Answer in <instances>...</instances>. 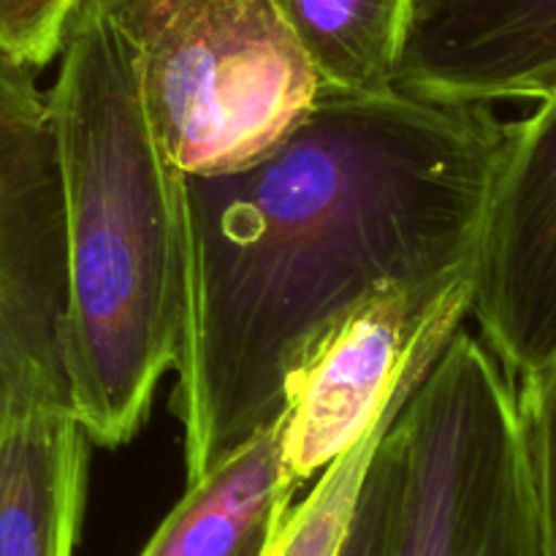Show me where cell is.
I'll list each match as a JSON object with an SVG mask.
<instances>
[{"mask_svg": "<svg viewBox=\"0 0 556 556\" xmlns=\"http://www.w3.org/2000/svg\"><path fill=\"white\" fill-rule=\"evenodd\" d=\"M337 556H391L389 554V492L378 462L369 459L358 486L353 516Z\"/></svg>", "mask_w": 556, "mask_h": 556, "instance_id": "cell-15", "label": "cell"}, {"mask_svg": "<svg viewBox=\"0 0 556 556\" xmlns=\"http://www.w3.org/2000/svg\"><path fill=\"white\" fill-rule=\"evenodd\" d=\"M3 424H5V421H0V427H3Z\"/></svg>", "mask_w": 556, "mask_h": 556, "instance_id": "cell-16", "label": "cell"}, {"mask_svg": "<svg viewBox=\"0 0 556 556\" xmlns=\"http://www.w3.org/2000/svg\"><path fill=\"white\" fill-rule=\"evenodd\" d=\"M556 81V0H413L400 92L443 101L538 98Z\"/></svg>", "mask_w": 556, "mask_h": 556, "instance_id": "cell-8", "label": "cell"}, {"mask_svg": "<svg viewBox=\"0 0 556 556\" xmlns=\"http://www.w3.org/2000/svg\"><path fill=\"white\" fill-rule=\"evenodd\" d=\"M49 96L65 215V369L87 440H134L185 324V174L141 109L128 41L81 0Z\"/></svg>", "mask_w": 556, "mask_h": 556, "instance_id": "cell-2", "label": "cell"}, {"mask_svg": "<svg viewBox=\"0 0 556 556\" xmlns=\"http://www.w3.org/2000/svg\"><path fill=\"white\" fill-rule=\"evenodd\" d=\"M514 134L486 101L320 87L264 161L185 174L172 407L188 483L280 421L293 378L364 304L476 271Z\"/></svg>", "mask_w": 556, "mask_h": 556, "instance_id": "cell-1", "label": "cell"}, {"mask_svg": "<svg viewBox=\"0 0 556 556\" xmlns=\"http://www.w3.org/2000/svg\"><path fill=\"white\" fill-rule=\"evenodd\" d=\"M470 313L514 383L556 348V81L538 98L494 182Z\"/></svg>", "mask_w": 556, "mask_h": 556, "instance_id": "cell-7", "label": "cell"}, {"mask_svg": "<svg viewBox=\"0 0 556 556\" xmlns=\"http://www.w3.org/2000/svg\"><path fill=\"white\" fill-rule=\"evenodd\" d=\"M391 556H543L519 391L492 348L451 334L375 448Z\"/></svg>", "mask_w": 556, "mask_h": 556, "instance_id": "cell-3", "label": "cell"}, {"mask_svg": "<svg viewBox=\"0 0 556 556\" xmlns=\"http://www.w3.org/2000/svg\"><path fill=\"white\" fill-rule=\"evenodd\" d=\"M81 0H0V54L38 71L60 54Z\"/></svg>", "mask_w": 556, "mask_h": 556, "instance_id": "cell-14", "label": "cell"}, {"mask_svg": "<svg viewBox=\"0 0 556 556\" xmlns=\"http://www.w3.org/2000/svg\"><path fill=\"white\" fill-rule=\"evenodd\" d=\"M280 429L271 424L188 483L139 556H269L299 489L282 476Z\"/></svg>", "mask_w": 556, "mask_h": 556, "instance_id": "cell-10", "label": "cell"}, {"mask_svg": "<svg viewBox=\"0 0 556 556\" xmlns=\"http://www.w3.org/2000/svg\"><path fill=\"white\" fill-rule=\"evenodd\" d=\"M424 375L427 372L413 375L396 391L391 405L386 407L383 418L353 448L337 456L320 472L315 489L299 503L296 510H288L269 556H337L342 538H345L348 521L353 516V505H356L358 486H362L369 459H372L380 438L391 427V421L402 410V405H405L407 396L413 394V389H416Z\"/></svg>", "mask_w": 556, "mask_h": 556, "instance_id": "cell-12", "label": "cell"}, {"mask_svg": "<svg viewBox=\"0 0 556 556\" xmlns=\"http://www.w3.org/2000/svg\"><path fill=\"white\" fill-rule=\"evenodd\" d=\"M472 271L396 288L353 313L304 364L280 424L282 476L302 486L383 418L470 315Z\"/></svg>", "mask_w": 556, "mask_h": 556, "instance_id": "cell-6", "label": "cell"}, {"mask_svg": "<svg viewBox=\"0 0 556 556\" xmlns=\"http://www.w3.org/2000/svg\"><path fill=\"white\" fill-rule=\"evenodd\" d=\"M320 87L351 96L394 92L413 0H269Z\"/></svg>", "mask_w": 556, "mask_h": 556, "instance_id": "cell-11", "label": "cell"}, {"mask_svg": "<svg viewBox=\"0 0 556 556\" xmlns=\"http://www.w3.org/2000/svg\"><path fill=\"white\" fill-rule=\"evenodd\" d=\"M87 434L68 407H30L0 427V556H74Z\"/></svg>", "mask_w": 556, "mask_h": 556, "instance_id": "cell-9", "label": "cell"}, {"mask_svg": "<svg viewBox=\"0 0 556 556\" xmlns=\"http://www.w3.org/2000/svg\"><path fill=\"white\" fill-rule=\"evenodd\" d=\"M101 5L134 54L157 147L188 177L264 161L318 101V76L269 0Z\"/></svg>", "mask_w": 556, "mask_h": 556, "instance_id": "cell-4", "label": "cell"}, {"mask_svg": "<svg viewBox=\"0 0 556 556\" xmlns=\"http://www.w3.org/2000/svg\"><path fill=\"white\" fill-rule=\"evenodd\" d=\"M65 215L49 96L0 54V421L68 407Z\"/></svg>", "mask_w": 556, "mask_h": 556, "instance_id": "cell-5", "label": "cell"}, {"mask_svg": "<svg viewBox=\"0 0 556 556\" xmlns=\"http://www.w3.org/2000/svg\"><path fill=\"white\" fill-rule=\"evenodd\" d=\"M541 514L543 556H556V348L516 383Z\"/></svg>", "mask_w": 556, "mask_h": 556, "instance_id": "cell-13", "label": "cell"}]
</instances>
